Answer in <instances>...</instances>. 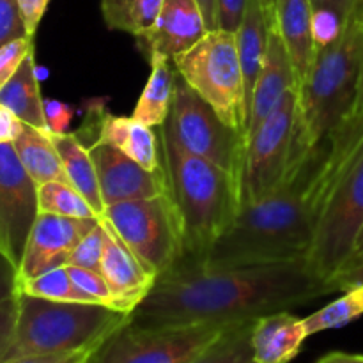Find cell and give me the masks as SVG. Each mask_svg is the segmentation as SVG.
Listing matches in <instances>:
<instances>
[{
	"label": "cell",
	"mask_w": 363,
	"mask_h": 363,
	"mask_svg": "<svg viewBox=\"0 0 363 363\" xmlns=\"http://www.w3.org/2000/svg\"><path fill=\"white\" fill-rule=\"evenodd\" d=\"M354 2H357V0H335V7L339 9V13L346 18L347 14H350V11L353 9Z\"/></svg>",
	"instance_id": "cell-47"
},
{
	"label": "cell",
	"mask_w": 363,
	"mask_h": 363,
	"mask_svg": "<svg viewBox=\"0 0 363 363\" xmlns=\"http://www.w3.org/2000/svg\"><path fill=\"white\" fill-rule=\"evenodd\" d=\"M13 147L23 169L38 186L50 181L69 183L62 160L48 130H39L23 123V130L13 142Z\"/></svg>",
	"instance_id": "cell-22"
},
{
	"label": "cell",
	"mask_w": 363,
	"mask_h": 363,
	"mask_svg": "<svg viewBox=\"0 0 363 363\" xmlns=\"http://www.w3.org/2000/svg\"><path fill=\"white\" fill-rule=\"evenodd\" d=\"M91 358V357H89ZM89 358H85V360H82V362H78V363H89Z\"/></svg>",
	"instance_id": "cell-51"
},
{
	"label": "cell",
	"mask_w": 363,
	"mask_h": 363,
	"mask_svg": "<svg viewBox=\"0 0 363 363\" xmlns=\"http://www.w3.org/2000/svg\"><path fill=\"white\" fill-rule=\"evenodd\" d=\"M20 293V272L9 257L0 252V303Z\"/></svg>",
	"instance_id": "cell-39"
},
{
	"label": "cell",
	"mask_w": 363,
	"mask_h": 363,
	"mask_svg": "<svg viewBox=\"0 0 363 363\" xmlns=\"http://www.w3.org/2000/svg\"><path fill=\"white\" fill-rule=\"evenodd\" d=\"M291 89H298L296 78H294L293 66H291L282 38L277 32L275 25L272 23L264 64H262L261 74H259L254 89V98H252L250 117H248L247 124V140L275 112V108Z\"/></svg>",
	"instance_id": "cell-17"
},
{
	"label": "cell",
	"mask_w": 363,
	"mask_h": 363,
	"mask_svg": "<svg viewBox=\"0 0 363 363\" xmlns=\"http://www.w3.org/2000/svg\"><path fill=\"white\" fill-rule=\"evenodd\" d=\"M257 319L229 326L211 346L190 363H257L252 350V330Z\"/></svg>",
	"instance_id": "cell-27"
},
{
	"label": "cell",
	"mask_w": 363,
	"mask_h": 363,
	"mask_svg": "<svg viewBox=\"0 0 363 363\" xmlns=\"http://www.w3.org/2000/svg\"><path fill=\"white\" fill-rule=\"evenodd\" d=\"M39 213L69 216V218H99L87 199L69 183L50 181L38 186Z\"/></svg>",
	"instance_id": "cell-29"
},
{
	"label": "cell",
	"mask_w": 363,
	"mask_h": 363,
	"mask_svg": "<svg viewBox=\"0 0 363 363\" xmlns=\"http://www.w3.org/2000/svg\"><path fill=\"white\" fill-rule=\"evenodd\" d=\"M21 130H23V121L7 106L0 105V144H13Z\"/></svg>",
	"instance_id": "cell-41"
},
{
	"label": "cell",
	"mask_w": 363,
	"mask_h": 363,
	"mask_svg": "<svg viewBox=\"0 0 363 363\" xmlns=\"http://www.w3.org/2000/svg\"><path fill=\"white\" fill-rule=\"evenodd\" d=\"M20 293L28 296L45 298L53 301H77V303H91L89 298L77 287V284L71 279V273L67 266L50 269L43 275L34 279L20 280Z\"/></svg>",
	"instance_id": "cell-30"
},
{
	"label": "cell",
	"mask_w": 363,
	"mask_h": 363,
	"mask_svg": "<svg viewBox=\"0 0 363 363\" xmlns=\"http://www.w3.org/2000/svg\"><path fill=\"white\" fill-rule=\"evenodd\" d=\"M247 4L248 0H216V28L236 34L241 21H243Z\"/></svg>",
	"instance_id": "cell-36"
},
{
	"label": "cell",
	"mask_w": 363,
	"mask_h": 363,
	"mask_svg": "<svg viewBox=\"0 0 363 363\" xmlns=\"http://www.w3.org/2000/svg\"><path fill=\"white\" fill-rule=\"evenodd\" d=\"M261 4H262V7L268 11V14L272 16V20H273V6H275V0H261Z\"/></svg>",
	"instance_id": "cell-50"
},
{
	"label": "cell",
	"mask_w": 363,
	"mask_h": 363,
	"mask_svg": "<svg viewBox=\"0 0 363 363\" xmlns=\"http://www.w3.org/2000/svg\"><path fill=\"white\" fill-rule=\"evenodd\" d=\"M199 6H201L202 14H204L206 25H208V30H215L216 28V21H215V14H216V0H197Z\"/></svg>",
	"instance_id": "cell-45"
},
{
	"label": "cell",
	"mask_w": 363,
	"mask_h": 363,
	"mask_svg": "<svg viewBox=\"0 0 363 363\" xmlns=\"http://www.w3.org/2000/svg\"><path fill=\"white\" fill-rule=\"evenodd\" d=\"M0 105L16 113L25 124L48 130L45 119V99L41 98L34 52L28 53L14 77L0 89Z\"/></svg>",
	"instance_id": "cell-25"
},
{
	"label": "cell",
	"mask_w": 363,
	"mask_h": 363,
	"mask_svg": "<svg viewBox=\"0 0 363 363\" xmlns=\"http://www.w3.org/2000/svg\"><path fill=\"white\" fill-rule=\"evenodd\" d=\"M172 64L227 126L247 137V98L236 34L220 28L209 30L197 45L174 57Z\"/></svg>",
	"instance_id": "cell-7"
},
{
	"label": "cell",
	"mask_w": 363,
	"mask_h": 363,
	"mask_svg": "<svg viewBox=\"0 0 363 363\" xmlns=\"http://www.w3.org/2000/svg\"><path fill=\"white\" fill-rule=\"evenodd\" d=\"M160 144L170 194L183 223L184 261L202 262L240 213V183L220 167L181 147L165 124L160 126Z\"/></svg>",
	"instance_id": "cell-4"
},
{
	"label": "cell",
	"mask_w": 363,
	"mask_h": 363,
	"mask_svg": "<svg viewBox=\"0 0 363 363\" xmlns=\"http://www.w3.org/2000/svg\"><path fill=\"white\" fill-rule=\"evenodd\" d=\"M25 35H28V32L21 18L18 0H0V48L6 43Z\"/></svg>",
	"instance_id": "cell-35"
},
{
	"label": "cell",
	"mask_w": 363,
	"mask_h": 363,
	"mask_svg": "<svg viewBox=\"0 0 363 363\" xmlns=\"http://www.w3.org/2000/svg\"><path fill=\"white\" fill-rule=\"evenodd\" d=\"M20 4V13L23 18V23L27 27L28 35L34 38L35 30H38L39 23H41L45 11L48 7L50 0H18Z\"/></svg>",
	"instance_id": "cell-40"
},
{
	"label": "cell",
	"mask_w": 363,
	"mask_h": 363,
	"mask_svg": "<svg viewBox=\"0 0 363 363\" xmlns=\"http://www.w3.org/2000/svg\"><path fill=\"white\" fill-rule=\"evenodd\" d=\"M32 52H34V38L30 35L13 39L0 48V89L14 77L21 62Z\"/></svg>",
	"instance_id": "cell-34"
},
{
	"label": "cell",
	"mask_w": 363,
	"mask_h": 363,
	"mask_svg": "<svg viewBox=\"0 0 363 363\" xmlns=\"http://www.w3.org/2000/svg\"><path fill=\"white\" fill-rule=\"evenodd\" d=\"M18 323L7 363L25 357L69 351H96L130 314L99 303L53 301L18 293Z\"/></svg>",
	"instance_id": "cell-5"
},
{
	"label": "cell",
	"mask_w": 363,
	"mask_h": 363,
	"mask_svg": "<svg viewBox=\"0 0 363 363\" xmlns=\"http://www.w3.org/2000/svg\"><path fill=\"white\" fill-rule=\"evenodd\" d=\"M71 273V279L77 284L78 289L89 298L91 303L106 305V307L116 308V298H113L110 286L106 284L105 277L98 272H91V269L77 268V266H67Z\"/></svg>",
	"instance_id": "cell-33"
},
{
	"label": "cell",
	"mask_w": 363,
	"mask_h": 363,
	"mask_svg": "<svg viewBox=\"0 0 363 363\" xmlns=\"http://www.w3.org/2000/svg\"><path fill=\"white\" fill-rule=\"evenodd\" d=\"M363 315V284L344 291L340 298L326 305L321 311L314 312L303 319L307 337L315 333L326 332V330H337L350 323L357 321Z\"/></svg>",
	"instance_id": "cell-28"
},
{
	"label": "cell",
	"mask_w": 363,
	"mask_h": 363,
	"mask_svg": "<svg viewBox=\"0 0 363 363\" xmlns=\"http://www.w3.org/2000/svg\"><path fill=\"white\" fill-rule=\"evenodd\" d=\"M204 14L197 0H163L158 21L151 32L137 39L145 59L174 57L197 45L208 34Z\"/></svg>",
	"instance_id": "cell-15"
},
{
	"label": "cell",
	"mask_w": 363,
	"mask_h": 363,
	"mask_svg": "<svg viewBox=\"0 0 363 363\" xmlns=\"http://www.w3.org/2000/svg\"><path fill=\"white\" fill-rule=\"evenodd\" d=\"M89 151L98 172L105 208L117 202L158 197L170 190L165 165L149 170L113 145L103 142L92 144Z\"/></svg>",
	"instance_id": "cell-14"
},
{
	"label": "cell",
	"mask_w": 363,
	"mask_h": 363,
	"mask_svg": "<svg viewBox=\"0 0 363 363\" xmlns=\"http://www.w3.org/2000/svg\"><path fill=\"white\" fill-rule=\"evenodd\" d=\"M163 0H101V16L110 30L142 38L158 21Z\"/></svg>",
	"instance_id": "cell-26"
},
{
	"label": "cell",
	"mask_w": 363,
	"mask_h": 363,
	"mask_svg": "<svg viewBox=\"0 0 363 363\" xmlns=\"http://www.w3.org/2000/svg\"><path fill=\"white\" fill-rule=\"evenodd\" d=\"M99 220L106 230L101 275L105 277L106 284L116 298L117 311L131 314L152 289L156 277L151 275L138 262V259L131 254L130 248L123 243V240L117 236L110 223L105 218Z\"/></svg>",
	"instance_id": "cell-16"
},
{
	"label": "cell",
	"mask_w": 363,
	"mask_h": 363,
	"mask_svg": "<svg viewBox=\"0 0 363 363\" xmlns=\"http://www.w3.org/2000/svg\"><path fill=\"white\" fill-rule=\"evenodd\" d=\"M106 230L103 222L99 220L98 225L78 243L74 252L71 254L67 266H77V268L91 269V272L101 273L103 250H105Z\"/></svg>",
	"instance_id": "cell-31"
},
{
	"label": "cell",
	"mask_w": 363,
	"mask_h": 363,
	"mask_svg": "<svg viewBox=\"0 0 363 363\" xmlns=\"http://www.w3.org/2000/svg\"><path fill=\"white\" fill-rule=\"evenodd\" d=\"M298 89H291L275 112L247 140L240 177L241 208L261 201L286 176L293 151Z\"/></svg>",
	"instance_id": "cell-11"
},
{
	"label": "cell",
	"mask_w": 363,
	"mask_h": 363,
	"mask_svg": "<svg viewBox=\"0 0 363 363\" xmlns=\"http://www.w3.org/2000/svg\"><path fill=\"white\" fill-rule=\"evenodd\" d=\"M312 13L311 0H275L273 6V25L287 50L298 89L305 84L315 62Z\"/></svg>",
	"instance_id": "cell-19"
},
{
	"label": "cell",
	"mask_w": 363,
	"mask_h": 363,
	"mask_svg": "<svg viewBox=\"0 0 363 363\" xmlns=\"http://www.w3.org/2000/svg\"><path fill=\"white\" fill-rule=\"evenodd\" d=\"M101 218L156 280L186 259L183 223L170 190L158 197L106 206Z\"/></svg>",
	"instance_id": "cell-8"
},
{
	"label": "cell",
	"mask_w": 363,
	"mask_h": 363,
	"mask_svg": "<svg viewBox=\"0 0 363 363\" xmlns=\"http://www.w3.org/2000/svg\"><path fill=\"white\" fill-rule=\"evenodd\" d=\"M318 363H363V354H351L342 353V351H335V353L325 354Z\"/></svg>",
	"instance_id": "cell-44"
},
{
	"label": "cell",
	"mask_w": 363,
	"mask_h": 363,
	"mask_svg": "<svg viewBox=\"0 0 363 363\" xmlns=\"http://www.w3.org/2000/svg\"><path fill=\"white\" fill-rule=\"evenodd\" d=\"M357 113H363V55H362V73H360V85H358V98H357Z\"/></svg>",
	"instance_id": "cell-48"
},
{
	"label": "cell",
	"mask_w": 363,
	"mask_h": 363,
	"mask_svg": "<svg viewBox=\"0 0 363 363\" xmlns=\"http://www.w3.org/2000/svg\"><path fill=\"white\" fill-rule=\"evenodd\" d=\"M45 119L50 133H67L73 119V110L66 103L45 99Z\"/></svg>",
	"instance_id": "cell-38"
},
{
	"label": "cell",
	"mask_w": 363,
	"mask_h": 363,
	"mask_svg": "<svg viewBox=\"0 0 363 363\" xmlns=\"http://www.w3.org/2000/svg\"><path fill=\"white\" fill-rule=\"evenodd\" d=\"M103 110L105 108L98 110L96 123L91 126L94 130L91 145L96 142L113 145L149 170L163 167L160 135H156L151 126H145L133 117L112 116Z\"/></svg>",
	"instance_id": "cell-18"
},
{
	"label": "cell",
	"mask_w": 363,
	"mask_h": 363,
	"mask_svg": "<svg viewBox=\"0 0 363 363\" xmlns=\"http://www.w3.org/2000/svg\"><path fill=\"white\" fill-rule=\"evenodd\" d=\"M363 229V130L351 142L326 194L307 262L326 284L347 264Z\"/></svg>",
	"instance_id": "cell-6"
},
{
	"label": "cell",
	"mask_w": 363,
	"mask_h": 363,
	"mask_svg": "<svg viewBox=\"0 0 363 363\" xmlns=\"http://www.w3.org/2000/svg\"><path fill=\"white\" fill-rule=\"evenodd\" d=\"M332 294L307 259L257 266L183 261L155 282L128 323L140 328L230 325Z\"/></svg>",
	"instance_id": "cell-1"
},
{
	"label": "cell",
	"mask_w": 363,
	"mask_h": 363,
	"mask_svg": "<svg viewBox=\"0 0 363 363\" xmlns=\"http://www.w3.org/2000/svg\"><path fill=\"white\" fill-rule=\"evenodd\" d=\"M94 351H69V353H52V354H35V357L18 358V360L7 363H78L89 358Z\"/></svg>",
	"instance_id": "cell-42"
},
{
	"label": "cell",
	"mask_w": 363,
	"mask_h": 363,
	"mask_svg": "<svg viewBox=\"0 0 363 363\" xmlns=\"http://www.w3.org/2000/svg\"><path fill=\"white\" fill-rule=\"evenodd\" d=\"M312 9H323V7H335V0H311ZM337 9V7H335ZM339 11V9H337Z\"/></svg>",
	"instance_id": "cell-49"
},
{
	"label": "cell",
	"mask_w": 363,
	"mask_h": 363,
	"mask_svg": "<svg viewBox=\"0 0 363 363\" xmlns=\"http://www.w3.org/2000/svg\"><path fill=\"white\" fill-rule=\"evenodd\" d=\"M272 23V16L262 7L261 0H248L243 21H241L240 28L236 30V45L238 53H240L241 71H243L248 117H250L255 84H257L262 64H264L266 46H268V34Z\"/></svg>",
	"instance_id": "cell-21"
},
{
	"label": "cell",
	"mask_w": 363,
	"mask_h": 363,
	"mask_svg": "<svg viewBox=\"0 0 363 363\" xmlns=\"http://www.w3.org/2000/svg\"><path fill=\"white\" fill-rule=\"evenodd\" d=\"M165 126L181 147L220 167L240 183L247 137L227 126L177 71L172 110Z\"/></svg>",
	"instance_id": "cell-9"
},
{
	"label": "cell",
	"mask_w": 363,
	"mask_h": 363,
	"mask_svg": "<svg viewBox=\"0 0 363 363\" xmlns=\"http://www.w3.org/2000/svg\"><path fill=\"white\" fill-rule=\"evenodd\" d=\"M53 144L59 151L62 160L64 170L69 183L87 199L98 216L101 218L105 213V202L99 191L98 172H96L94 162H92L91 151L87 145L78 138L77 133H52Z\"/></svg>",
	"instance_id": "cell-23"
},
{
	"label": "cell",
	"mask_w": 363,
	"mask_h": 363,
	"mask_svg": "<svg viewBox=\"0 0 363 363\" xmlns=\"http://www.w3.org/2000/svg\"><path fill=\"white\" fill-rule=\"evenodd\" d=\"M362 55L363 0H357L346 16L340 38L318 53L307 80L298 89L289 165L308 149L321 144L354 113Z\"/></svg>",
	"instance_id": "cell-3"
},
{
	"label": "cell",
	"mask_w": 363,
	"mask_h": 363,
	"mask_svg": "<svg viewBox=\"0 0 363 363\" xmlns=\"http://www.w3.org/2000/svg\"><path fill=\"white\" fill-rule=\"evenodd\" d=\"M151 74L144 91L135 105L131 117L151 128H160L167 123L172 110L174 87H176V69L172 60L167 57H152Z\"/></svg>",
	"instance_id": "cell-24"
},
{
	"label": "cell",
	"mask_w": 363,
	"mask_h": 363,
	"mask_svg": "<svg viewBox=\"0 0 363 363\" xmlns=\"http://www.w3.org/2000/svg\"><path fill=\"white\" fill-rule=\"evenodd\" d=\"M307 339L303 319L280 311L262 315L252 330V350L257 363H289Z\"/></svg>",
	"instance_id": "cell-20"
},
{
	"label": "cell",
	"mask_w": 363,
	"mask_h": 363,
	"mask_svg": "<svg viewBox=\"0 0 363 363\" xmlns=\"http://www.w3.org/2000/svg\"><path fill=\"white\" fill-rule=\"evenodd\" d=\"M233 325L140 328L126 323L91 354L89 363H190Z\"/></svg>",
	"instance_id": "cell-10"
},
{
	"label": "cell",
	"mask_w": 363,
	"mask_h": 363,
	"mask_svg": "<svg viewBox=\"0 0 363 363\" xmlns=\"http://www.w3.org/2000/svg\"><path fill=\"white\" fill-rule=\"evenodd\" d=\"M362 130L363 113L354 112L339 130L291 163L275 190L240 209L201 264L257 266L307 259L333 176Z\"/></svg>",
	"instance_id": "cell-2"
},
{
	"label": "cell",
	"mask_w": 363,
	"mask_h": 363,
	"mask_svg": "<svg viewBox=\"0 0 363 363\" xmlns=\"http://www.w3.org/2000/svg\"><path fill=\"white\" fill-rule=\"evenodd\" d=\"M99 223V218L39 213L28 234L27 247L20 264V280L34 279L50 269L67 266L71 254L82 240Z\"/></svg>",
	"instance_id": "cell-13"
},
{
	"label": "cell",
	"mask_w": 363,
	"mask_h": 363,
	"mask_svg": "<svg viewBox=\"0 0 363 363\" xmlns=\"http://www.w3.org/2000/svg\"><path fill=\"white\" fill-rule=\"evenodd\" d=\"M344 21H346V18L335 7L314 9V13H312V38H314L315 57L340 38L344 30Z\"/></svg>",
	"instance_id": "cell-32"
},
{
	"label": "cell",
	"mask_w": 363,
	"mask_h": 363,
	"mask_svg": "<svg viewBox=\"0 0 363 363\" xmlns=\"http://www.w3.org/2000/svg\"><path fill=\"white\" fill-rule=\"evenodd\" d=\"M360 262H363V229L360 230V234H358V240H357V245H354L353 255H351V259L347 261V264L344 266L342 269L353 268V266L360 264ZM342 269H340V272H342Z\"/></svg>",
	"instance_id": "cell-46"
},
{
	"label": "cell",
	"mask_w": 363,
	"mask_h": 363,
	"mask_svg": "<svg viewBox=\"0 0 363 363\" xmlns=\"http://www.w3.org/2000/svg\"><path fill=\"white\" fill-rule=\"evenodd\" d=\"M38 215V184L18 160L13 144H0V252L18 269Z\"/></svg>",
	"instance_id": "cell-12"
},
{
	"label": "cell",
	"mask_w": 363,
	"mask_h": 363,
	"mask_svg": "<svg viewBox=\"0 0 363 363\" xmlns=\"http://www.w3.org/2000/svg\"><path fill=\"white\" fill-rule=\"evenodd\" d=\"M360 284H363V262L337 273L328 282V287L332 293H337V291H342L344 293V291L351 289L354 286H360Z\"/></svg>",
	"instance_id": "cell-43"
},
{
	"label": "cell",
	"mask_w": 363,
	"mask_h": 363,
	"mask_svg": "<svg viewBox=\"0 0 363 363\" xmlns=\"http://www.w3.org/2000/svg\"><path fill=\"white\" fill-rule=\"evenodd\" d=\"M18 311H20L18 294L0 303V362L13 342L14 332H16Z\"/></svg>",
	"instance_id": "cell-37"
}]
</instances>
